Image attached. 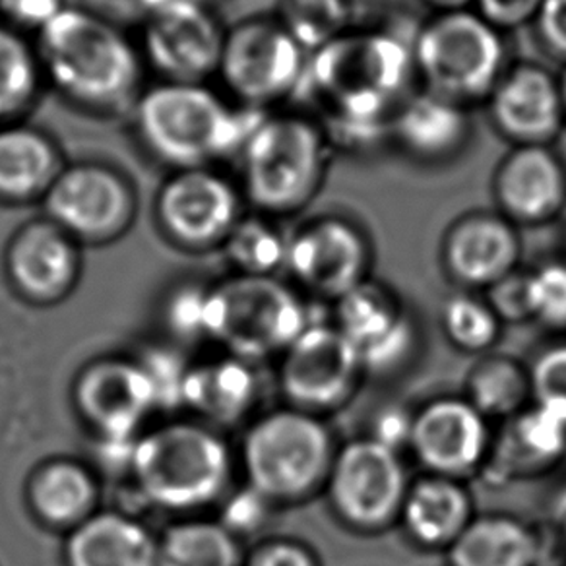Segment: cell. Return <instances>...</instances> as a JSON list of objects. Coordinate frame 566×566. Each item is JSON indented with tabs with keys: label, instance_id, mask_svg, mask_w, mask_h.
<instances>
[{
	"label": "cell",
	"instance_id": "obj_38",
	"mask_svg": "<svg viewBox=\"0 0 566 566\" xmlns=\"http://www.w3.org/2000/svg\"><path fill=\"white\" fill-rule=\"evenodd\" d=\"M527 369L532 403L566 423V344L543 349Z\"/></svg>",
	"mask_w": 566,
	"mask_h": 566
},
{
	"label": "cell",
	"instance_id": "obj_37",
	"mask_svg": "<svg viewBox=\"0 0 566 566\" xmlns=\"http://www.w3.org/2000/svg\"><path fill=\"white\" fill-rule=\"evenodd\" d=\"M532 321L551 332H566V262L527 270Z\"/></svg>",
	"mask_w": 566,
	"mask_h": 566
},
{
	"label": "cell",
	"instance_id": "obj_31",
	"mask_svg": "<svg viewBox=\"0 0 566 566\" xmlns=\"http://www.w3.org/2000/svg\"><path fill=\"white\" fill-rule=\"evenodd\" d=\"M462 396L491 423H504L532 406L530 369L512 355H481L465 373Z\"/></svg>",
	"mask_w": 566,
	"mask_h": 566
},
{
	"label": "cell",
	"instance_id": "obj_1",
	"mask_svg": "<svg viewBox=\"0 0 566 566\" xmlns=\"http://www.w3.org/2000/svg\"><path fill=\"white\" fill-rule=\"evenodd\" d=\"M416 82L411 40L359 25L308 55L293 99L324 126L334 151H370L390 144L394 111Z\"/></svg>",
	"mask_w": 566,
	"mask_h": 566
},
{
	"label": "cell",
	"instance_id": "obj_5",
	"mask_svg": "<svg viewBox=\"0 0 566 566\" xmlns=\"http://www.w3.org/2000/svg\"><path fill=\"white\" fill-rule=\"evenodd\" d=\"M338 447L324 417L295 408L264 413L244 433L249 488L272 506L307 503L323 495Z\"/></svg>",
	"mask_w": 566,
	"mask_h": 566
},
{
	"label": "cell",
	"instance_id": "obj_13",
	"mask_svg": "<svg viewBox=\"0 0 566 566\" xmlns=\"http://www.w3.org/2000/svg\"><path fill=\"white\" fill-rule=\"evenodd\" d=\"M359 354L332 323H313L280 357L277 380L290 408L324 417L346 408L365 380Z\"/></svg>",
	"mask_w": 566,
	"mask_h": 566
},
{
	"label": "cell",
	"instance_id": "obj_16",
	"mask_svg": "<svg viewBox=\"0 0 566 566\" xmlns=\"http://www.w3.org/2000/svg\"><path fill=\"white\" fill-rule=\"evenodd\" d=\"M495 431L464 396H439L413 411L409 450L424 473L465 481L488 465Z\"/></svg>",
	"mask_w": 566,
	"mask_h": 566
},
{
	"label": "cell",
	"instance_id": "obj_23",
	"mask_svg": "<svg viewBox=\"0 0 566 566\" xmlns=\"http://www.w3.org/2000/svg\"><path fill=\"white\" fill-rule=\"evenodd\" d=\"M78 244L45 216L25 221L4 252L10 283L38 303L61 300L78 280Z\"/></svg>",
	"mask_w": 566,
	"mask_h": 566
},
{
	"label": "cell",
	"instance_id": "obj_9",
	"mask_svg": "<svg viewBox=\"0 0 566 566\" xmlns=\"http://www.w3.org/2000/svg\"><path fill=\"white\" fill-rule=\"evenodd\" d=\"M408 488L400 452L367 434L339 444L323 495L339 526L378 535L398 526Z\"/></svg>",
	"mask_w": 566,
	"mask_h": 566
},
{
	"label": "cell",
	"instance_id": "obj_29",
	"mask_svg": "<svg viewBox=\"0 0 566 566\" xmlns=\"http://www.w3.org/2000/svg\"><path fill=\"white\" fill-rule=\"evenodd\" d=\"M256 400L259 377L251 363L235 357L192 367L182 385V403L210 423H239Z\"/></svg>",
	"mask_w": 566,
	"mask_h": 566
},
{
	"label": "cell",
	"instance_id": "obj_46",
	"mask_svg": "<svg viewBox=\"0 0 566 566\" xmlns=\"http://www.w3.org/2000/svg\"><path fill=\"white\" fill-rule=\"evenodd\" d=\"M82 7L109 20L113 24L125 25L133 22L144 24V14L138 0H84Z\"/></svg>",
	"mask_w": 566,
	"mask_h": 566
},
{
	"label": "cell",
	"instance_id": "obj_8",
	"mask_svg": "<svg viewBox=\"0 0 566 566\" xmlns=\"http://www.w3.org/2000/svg\"><path fill=\"white\" fill-rule=\"evenodd\" d=\"M130 472L148 503L195 511L228 488L231 454L220 434L205 424L167 423L138 437Z\"/></svg>",
	"mask_w": 566,
	"mask_h": 566
},
{
	"label": "cell",
	"instance_id": "obj_33",
	"mask_svg": "<svg viewBox=\"0 0 566 566\" xmlns=\"http://www.w3.org/2000/svg\"><path fill=\"white\" fill-rule=\"evenodd\" d=\"M158 566H243V553L226 524L190 520L158 539Z\"/></svg>",
	"mask_w": 566,
	"mask_h": 566
},
{
	"label": "cell",
	"instance_id": "obj_44",
	"mask_svg": "<svg viewBox=\"0 0 566 566\" xmlns=\"http://www.w3.org/2000/svg\"><path fill=\"white\" fill-rule=\"evenodd\" d=\"M206 290L182 287L175 293L169 307V323L182 336H205L202 328V308H205Z\"/></svg>",
	"mask_w": 566,
	"mask_h": 566
},
{
	"label": "cell",
	"instance_id": "obj_39",
	"mask_svg": "<svg viewBox=\"0 0 566 566\" xmlns=\"http://www.w3.org/2000/svg\"><path fill=\"white\" fill-rule=\"evenodd\" d=\"M485 293L491 308L503 324H522L532 321L527 295V270H516L504 280L489 287Z\"/></svg>",
	"mask_w": 566,
	"mask_h": 566
},
{
	"label": "cell",
	"instance_id": "obj_34",
	"mask_svg": "<svg viewBox=\"0 0 566 566\" xmlns=\"http://www.w3.org/2000/svg\"><path fill=\"white\" fill-rule=\"evenodd\" d=\"M274 17L308 55L359 28L355 0H280Z\"/></svg>",
	"mask_w": 566,
	"mask_h": 566
},
{
	"label": "cell",
	"instance_id": "obj_7",
	"mask_svg": "<svg viewBox=\"0 0 566 566\" xmlns=\"http://www.w3.org/2000/svg\"><path fill=\"white\" fill-rule=\"evenodd\" d=\"M417 84L472 109L511 66L506 33L473 9L431 14L411 38Z\"/></svg>",
	"mask_w": 566,
	"mask_h": 566
},
{
	"label": "cell",
	"instance_id": "obj_30",
	"mask_svg": "<svg viewBox=\"0 0 566 566\" xmlns=\"http://www.w3.org/2000/svg\"><path fill=\"white\" fill-rule=\"evenodd\" d=\"M28 501L43 524L74 530L94 514L97 483L78 462L53 460L33 472Z\"/></svg>",
	"mask_w": 566,
	"mask_h": 566
},
{
	"label": "cell",
	"instance_id": "obj_41",
	"mask_svg": "<svg viewBox=\"0 0 566 566\" xmlns=\"http://www.w3.org/2000/svg\"><path fill=\"white\" fill-rule=\"evenodd\" d=\"M545 0H473V10L501 32L534 24Z\"/></svg>",
	"mask_w": 566,
	"mask_h": 566
},
{
	"label": "cell",
	"instance_id": "obj_50",
	"mask_svg": "<svg viewBox=\"0 0 566 566\" xmlns=\"http://www.w3.org/2000/svg\"><path fill=\"white\" fill-rule=\"evenodd\" d=\"M563 237H565V247H566V212L563 213Z\"/></svg>",
	"mask_w": 566,
	"mask_h": 566
},
{
	"label": "cell",
	"instance_id": "obj_47",
	"mask_svg": "<svg viewBox=\"0 0 566 566\" xmlns=\"http://www.w3.org/2000/svg\"><path fill=\"white\" fill-rule=\"evenodd\" d=\"M421 2L427 9L433 10V14L473 9V0H421Z\"/></svg>",
	"mask_w": 566,
	"mask_h": 566
},
{
	"label": "cell",
	"instance_id": "obj_10",
	"mask_svg": "<svg viewBox=\"0 0 566 566\" xmlns=\"http://www.w3.org/2000/svg\"><path fill=\"white\" fill-rule=\"evenodd\" d=\"M307 59L274 14L243 18L226 30L218 76L233 102L272 111L300 92Z\"/></svg>",
	"mask_w": 566,
	"mask_h": 566
},
{
	"label": "cell",
	"instance_id": "obj_49",
	"mask_svg": "<svg viewBox=\"0 0 566 566\" xmlns=\"http://www.w3.org/2000/svg\"><path fill=\"white\" fill-rule=\"evenodd\" d=\"M560 539H563V551H565L566 557V506L563 511V518H560Z\"/></svg>",
	"mask_w": 566,
	"mask_h": 566
},
{
	"label": "cell",
	"instance_id": "obj_27",
	"mask_svg": "<svg viewBox=\"0 0 566 566\" xmlns=\"http://www.w3.org/2000/svg\"><path fill=\"white\" fill-rule=\"evenodd\" d=\"M69 566H158V539L123 512H97L72 530Z\"/></svg>",
	"mask_w": 566,
	"mask_h": 566
},
{
	"label": "cell",
	"instance_id": "obj_6",
	"mask_svg": "<svg viewBox=\"0 0 566 566\" xmlns=\"http://www.w3.org/2000/svg\"><path fill=\"white\" fill-rule=\"evenodd\" d=\"M313 323L300 292L275 275L237 274L206 290L205 336L251 365L282 357Z\"/></svg>",
	"mask_w": 566,
	"mask_h": 566
},
{
	"label": "cell",
	"instance_id": "obj_43",
	"mask_svg": "<svg viewBox=\"0 0 566 566\" xmlns=\"http://www.w3.org/2000/svg\"><path fill=\"white\" fill-rule=\"evenodd\" d=\"M534 25L542 48L566 64V0H545Z\"/></svg>",
	"mask_w": 566,
	"mask_h": 566
},
{
	"label": "cell",
	"instance_id": "obj_3",
	"mask_svg": "<svg viewBox=\"0 0 566 566\" xmlns=\"http://www.w3.org/2000/svg\"><path fill=\"white\" fill-rule=\"evenodd\" d=\"M268 113L226 102L206 82L161 80L142 90L130 117L142 148L177 171L239 158Z\"/></svg>",
	"mask_w": 566,
	"mask_h": 566
},
{
	"label": "cell",
	"instance_id": "obj_21",
	"mask_svg": "<svg viewBox=\"0 0 566 566\" xmlns=\"http://www.w3.org/2000/svg\"><path fill=\"white\" fill-rule=\"evenodd\" d=\"M496 212L516 228H537L566 212V164L553 146H512L491 181Z\"/></svg>",
	"mask_w": 566,
	"mask_h": 566
},
{
	"label": "cell",
	"instance_id": "obj_45",
	"mask_svg": "<svg viewBox=\"0 0 566 566\" xmlns=\"http://www.w3.org/2000/svg\"><path fill=\"white\" fill-rule=\"evenodd\" d=\"M411 419L413 413H408L403 409H386L385 413L378 417L375 431L369 437L401 454V450L409 449Z\"/></svg>",
	"mask_w": 566,
	"mask_h": 566
},
{
	"label": "cell",
	"instance_id": "obj_32",
	"mask_svg": "<svg viewBox=\"0 0 566 566\" xmlns=\"http://www.w3.org/2000/svg\"><path fill=\"white\" fill-rule=\"evenodd\" d=\"M45 86L35 45L0 22V126L20 123Z\"/></svg>",
	"mask_w": 566,
	"mask_h": 566
},
{
	"label": "cell",
	"instance_id": "obj_4",
	"mask_svg": "<svg viewBox=\"0 0 566 566\" xmlns=\"http://www.w3.org/2000/svg\"><path fill=\"white\" fill-rule=\"evenodd\" d=\"M334 146L305 111L268 113L239 161L247 206L268 218H287L315 202L328 177Z\"/></svg>",
	"mask_w": 566,
	"mask_h": 566
},
{
	"label": "cell",
	"instance_id": "obj_22",
	"mask_svg": "<svg viewBox=\"0 0 566 566\" xmlns=\"http://www.w3.org/2000/svg\"><path fill=\"white\" fill-rule=\"evenodd\" d=\"M388 136L417 164L447 166L472 142V109L417 86L394 111Z\"/></svg>",
	"mask_w": 566,
	"mask_h": 566
},
{
	"label": "cell",
	"instance_id": "obj_36",
	"mask_svg": "<svg viewBox=\"0 0 566 566\" xmlns=\"http://www.w3.org/2000/svg\"><path fill=\"white\" fill-rule=\"evenodd\" d=\"M503 326L485 297H478V293L458 292L442 303V334L460 354H491L503 336Z\"/></svg>",
	"mask_w": 566,
	"mask_h": 566
},
{
	"label": "cell",
	"instance_id": "obj_19",
	"mask_svg": "<svg viewBox=\"0 0 566 566\" xmlns=\"http://www.w3.org/2000/svg\"><path fill=\"white\" fill-rule=\"evenodd\" d=\"M485 105L491 125L512 146H553L566 126L558 74L534 61L511 63Z\"/></svg>",
	"mask_w": 566,
	"mask_h": 566
},
{
	"label": "cell",
	"instance_id": "obj_35",
	"mask_svg": "<svg viewBox=\"0 0 566 566\" xmlns=\"http://www.w3.org/2000/svg\"><path fill=\"white\" fill-rule=\"evenodd\" d=\"M290 235L283 233L274 218L244 213L231 229L221 249L229 262L244 275H274L285 268Z\"/></svg>",
	"mask_w": 566,
	"mask_h": 566
},
{
	"label": "cell",
	"instance_id": "obj_17",
	"mask_svg": "<svg viewBox=\"0 0 566 566\" xmlns=\"http://www.w3.org/2000/svg\"><path fill=\"white\" fill-rule=\"evenodd\" d=\"M226 30L208 2H182L148 18L142 59L166 82L205 84L218 74Z\"/></svg>",
	"mask_w": 566,
	"mask_h": 566
},
{
	"label": "cell",
	"instance_id": "obj_14",
	"mask_svg": "<svg viewBox=\"0 0 566 566\" xmlns=\"http://www.w3.org/2000/svg\"><path fill=\"white\" fill-rule=\"evenodd\" d=\"M375 249L367 229L342 213H321L287 241L285 270L305 292L338 301L370 277Z\"/></svg>",
	"mask_w": 566,
	"mask_h": 566
},
{
	"label": "cell",
	"instance_id": "obj_2",
	"mask_svg": "<svg viewBox=\"0 0 566 566\" xmlns=\"http://www.w3.org/2000/svg\"><path fill=\"white\" fill-rule=\"evenodd\" d=\"M35 51L45 84L92 115H130L144 90L140 49L120 25L82 4H69L38 32Z\"/></svg>",
	"mask_w": 566,
	"mask_h": 566
},
{
	"label": "cell",
	"instance_id": "obj_12",
	"mask_svg": "<svg viewBox=\"0 0 566 566\" xmlns=\"http://www.w3.org/2000/svg\"><path fill=\"white\" fill-rule=\"evenodd\" d=\"M239 182L212 166L177 169L167 175L154 198V216L167 241L206 251L226 243L244 216Z\"/></svg>",
	"mask_w": 566,
	"mask_h": 566
},
{
	"label": "cell",
	"instance_id": "obj_20",
	"mask_svg": "<svg viewBox=\"0 0 566 566\" xmlns=\"http://www.w3.org/2000/svg\"><path fill=\"white\" fill-rule=\"evenodd\" d=\"M74 403L99 437L134 439L158 408V396L142 363L102 359L80 373L74 382Z\"/></svg>",
	"mask_w": 566,
	"mask_h": 566
},
{
	"label": "cell",
	"instance_id": "obj_42",
	"mask_svg": "<svg viewBox=\"0 0 566 566\" xmlns=\"http://www.w3.org/2000/svg\"><path fill=\"white\" fill-rule=\"evenodd\" d=\"M244 566H323V563L307 543L270 539L252 551Z\"/></svg>",
	"mask_w": 566,
	"mask_h": 566
},
{
	"label": "cell",
	"instance_id": "obj_15",
	"mask_svg": "<svg viewBox=\"0 0 566 566\" xmlns=\"http://www.w3.org/2000/svg\"><path fill=\"white\" fill-rule=\"evenodd\" d=\"M334 326L361 359L365 377L400 373L417 352L416 321L390 285L369 277L334 301Z\"/></svg>",
	"mask_w": 566,
	"mask_h": 566
},
{
	"label": "cell",
	"instance_id": "obj_24",
	"mask_svg": "<svg viewBox=\"0 0 566 566\" xmlns=\"http://www.w3.org/2000/svg\"><path fill=\"white\" fill-rule=\"evenodd\" d=\"M566 458V423L537 406L504 421L483 473L496 483L537 480Z\"/></svg>",
	"mask_w": 566,
	"mask_h": 566
},
{
	"label": "cell",
	"instance_id": "obj_28",
	"mask_svg": "<svg viewBox=\"0 0 566 566\" xmlns=\"http://www.w3.org/2000/svg\"><path fill=\"white\" fill-rule=\"evenodd\" d=\"M444 555L449 566H539L542 535L512 514H478Z\"/></svg>",
	"mask_w": 566,
	"mask_h": 566
},
{
	"label": "cell",
	"instance_id": "obj_11",
	"mask_svg": "<svg viewBox=\"0 0 566 566\" xmlns=\"http://www.w3.org/2000/svg\"><path fill=\"white\" fill-rule=\"evenodd\" d=\"M40 205L43 216L76 243L105 244L133 228L138 192L117 167L80 159L63 167Z\"/></svg>",
	"mask_w": 566,
	"mask_h": 566
},
{
	"label": "cell",
	"instance_id": "obj_18",
	"mask_svg": "<svg viewBox=\"0 0 566 566\" xmlns=\"http://www.w3.org/2000/svg\"><path fill=\"white\" fill-rule=\"evenodd\" d=\"M442 274L460 292H488L520 270L522 239L496 210H473L450 223L439 249Z\"/></svg>",
	"mask_w": 566,
	"mask_h": 566
},
{
	"label": "cell",
	"instance_id": "obj_25",
	"mask_svg": "<svg viewBox=\"0 0 566 566\" xmlns=\"http://www.w3.org/2000/svg\"><path fill=\"white\" fill-rule=\"evenodd\" d=\"M475 516L465 481L424 473L409 481L398 526L417 549L447 553Z\"/></svg>",
	"mask_w": 566,
	"mask_h": 566
},
{
	"label": "cell",
	"instance_id": "obj_40",
	"mask_svg": "<svg viewBox=\"0 0 566 566\" xmlns=\"http://www.w3.org/2000/svg\"><path fill=\"white\" fill-rule=\"evenodd\" d=\"M66 7V0H0V22L18 32L38 33Z\"/></svg>",
	"mask_w": 566,
	"mask_h": 566
},
{
	"label": "cell",
	"instance_id": "obj_48",
	"mask_svg": "<svg viewBox=\"0 0 566 566\" xmlns=\"http://www.w3.org/2000/svg\"><path fill=\"white\" fill-rule=\"evenodd\" d=\"M558 86H560V97H563V107H565V117H566V64L565 71L558 74Z\"/></svg>",
	"mask_w": 566,
	"mask_h": 566
},
{
	"label": "cell",
	"instance_id": "obj_26",
	"mask_svg": "<svg viewBox=\"0 0 566 566\" xmlns=\"http://www.w3.org/2000/svg\"><path fill=\"white\" fill-rule=\"evenodd\" d=\"M66 166L53 136L38 126L12 123L0 126V202H41Z\"/></svg>",
	"mask_w": 566,
	"mask_h": 566
}]
</instances>
